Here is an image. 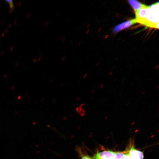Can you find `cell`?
I'll use <instances>...</instances> for the list:
<instances>
[{"instance_id":"6da1fadb","label":"cell","mask_w":159,"mask_h":159,"mask_svg":"<svg viewBox=\"0 0 159 159\" xmlns=\"http://www.w3.org/2000/svg\"><path fill=\"white\" fill-rule=\"evenodd\" d=\"M159 6V1L147 6L145 22L144 25L158 29Z\"/></svg>"},{"instance_id":"7a4b0ae2","label":"cell","mask_w":159,"mask_h":159,"mask_svg":"<svg viewBox=\"0 0 159 159\" xmlns=\"http://www.w3.org/2000/svg\"><path fill=\"white\" fill-rule=\"evenodd\" d=\"M147 6L145 5L135 12V19L137 23H139L144 25L145 20Z\"/></svg>"},{"instance_id":"3957f363","label":"cell","mask_w":159,"mask_h":159,"mask_svg":"<svg viewBox=\"0 0 159 159\" xmlns=\"http://www.w3.org/2000/svg\"><path fill=\"white\" fill-rule=\"evenodd\" d=\"M115 152L110 150L99 152L97 151L93 157L94 159H101L104 158L107 159H114Z\"/></svg>"},{"instance_id":"277c9868","label":"cell","mask_w":159,"mask_h":159,"mask_svg":"<svg viewBox=\"0 0 159 159\" xmlns=\"http://www.w3.org/2000/svg\"><path fill=\"white\" fill-rule=\"evenodd\" d=\"M136 23L135 19L125 21L115 26L113 29V32L117 33Z\"/></svg>"},{"instance_id":"5b68a950","label":"cell","mask_w":159,"mask_h":159,"mask_svg":"<svg viewBox=\"0 0 159 159\" xmlns=\"http://www.w3.org/2000/svg\"><path fill=\"white\" fill-rule=\"evenodd\" d=\"M128 1L135 13L145 5L136 0H129Z\"/></svg>"},{"instance_id":"8992f818","label":"cell","mask_w":159,"mask_h":159,"mask_svg":"<svg viewBox=\"0 0 159 159\" xmlns=\"http://www.w3.org/2000/svg\"><path fill=\"white\" fill-rule=\"evenodd\" d=\"M128 155V150L115 152L114 159H126Z\"/></svg>"},{"instance_id":"52a82bcc","label":"cell","mask_w":159,"mask_h":159,"mask_svg":"<svg viewBox=\"0 0 159 159\" xmlns=\"http://www.w3.org/2000/svg\"><path fill=\"white\" fill-rule=\"evenodd\" d=\"M128 155L131 159H139L138 155L136 150L132 145L129 150H128Z\"/></svg>"},{"instance_id":"ba28073f","label":"cell","mask_w":159,"mask_h":159,"mask_svg":"<svg viewBox=\"0 0 159 159\" xmlns=\"http://www.w3.org/2000/svg\"><path fill=\"white\" fill-rule=\"evenodd\" d=\"M5 1L7 2L9 5V7L11 9H12L14 7L13 1L12 0H6Z\"/></svg>"},{"instance_id":"9c48e42d","label":"cell","mask_w":159,"mask_h":159,"mask_svg":"<svg viewBox=\"0 0 159 159\" xmlns=\"http://www.w3.org/2000/svg\"><path fill=\"white\" fill-rule=\"evenodd\" d=\"M86 112L85 110L82 108L78 113L81 116L83 117L85 115Z\"/></svg>"},{"instance_id":"30bf717a","label":"cell","mask_w":159,"mask_h":159,"mask_svg":"<svg viewBox=\"0 0 159 159\" xmlns=\"http://www.w3.org/2000/svg\"><path fill=\"white\" fill-rule=\"evenodd\" d=\"M136 151L138 155L139 159H143L144 155L143 153L140 151L136 150Z\"/></svg>"},{"instance_id":"8fae6325","label":"cell","mask_w":159,"mask_h":159,"mask_svg":"<svg viewBox=\"0 0 159 159\" xmlns=\"http://www.w3.org/2000/svg\"><path fill=\"white\" fill-rule=\"evenodd\" d=\"M82 159H93L88 155H83L82 156Z\"/></svg>"},{"instance_id":"7c38bea8","label":"cell","mask_w":159,"mask_h":159,"mask_svg":"<svg viewBox=\"0 0 159 159\" xmlns=\"http://www.w3.org/2000/svg\"><path fill=\"white\" fill-rule=\"evenodd\" d=\"M82 108V107H80L79 106L76 109V110H75L76 111L77 113H78L79 112V111Z\"/></svg>"},{"instance_id":"4fadbf2b","label":"cell","mask_w":159,"mask_h":159,"mask_svg":"<svg viewBox=\"0 0 159 159\" xmlns=\"http://www.w3.org/2000/svg\"><path fill=\"white\" fill-rule=\"evenodd\" d=\"M88 74H89L88 73H86L83 76V78L85 79L86 78L88 75Z\"/></svg>"},{"instance_id":"5bb4252c","label":"cell","mask_w":159,"mask_h":159,"mask_svg":"<svg viewBox=\"0 0 159 159\" xmlns=\"http://www.w3.org/2000/svg\"><path fill=\"white\" fill-rule=\"evenodd\" d=\"M85 104V103H83L81 104L79 106L80 107H82L84 106Z\"/></svg>"},{"instance_id":"9a60e30c","label":"cell","mask_w":159,"mask_h":159,"mask_svg":"<svg viewBox=\"0 0 159 159\" xmlns=\"http://www.w3.org/2000/svg\"><path fill=\"white\" fill-rule=\"evenodd\" d=\"M112 73H113L112 71H111L109 73V74H108L110 76L112 74Z\"/></svg>"},{"instance_id":"2e32d148","label":"cell","mask_w":159,"mask_h":159,"mask_svg":"<svg viewBox=\"0 0 159 159\" xmlns=\"http://www.w3.org/2000/svg\"><path fill=\"white\" fill-rule=\"evenodd\" d=\"M103 84H101L99 87L100 88H102V87H103Z\"/></svg>"},{"instance_id":"e0dca14e","label":"cell","mask_w":159,"mask_h":159,"mask_svg":"<svg viewBox=\"0 0 159 159\" xmlns=\"http://www.w3.org/2000/svg\"><path fill=\"white\" fill-rule=\"evenodd\" d=\"M126 159H131L129 155L127 156V158Z\"/></svg>"},{"instance_id":"ac0fdd59","label":"cell","mask_w":159,"mask_h":159,"mask_svg":"<svg viewBox=\"0 0 159 159\" xmlns=\"http://www.w3.org/2000/svg\"><path fill=\"white\" fill-rule=\"evenodd\" d=\"M94 91H95V89H92L91 91V93H93L94 92Z\"/></svg>"},{"instance_id":"d6986e66","label":"cell","mask_w":159,"mask_h":159,"mask_svg":"<svg viewBox=\"0 0 159 159\" xmlns=\"http://www.w3.org/2000/svg\"><path fill=\"white\" fill-rule=\"evenodd\" d=\"M80 99V97H78L76 99L78 101Z\"/></svg>"},{"instance_id":"ffe728a7","label":"cell","mask_w":159,"mask_h":159,"mask_svg":"<svg viewBox=\"0 0 159 159\" xmlns=\"http://www.w3.org/2000/svg\"><path fill=\"white\" fill-rule=\"evenodd\" d=\"M21 97V96L20 95L17 98L18 100H19L20 99Z\"/></svg>"},{"instance_id":"44dd1931","label":"cell","mask_w":159,"mask_h":159,"mask_svg":"<svg viewBox=\"0 0 159 159\" xmlns=\"http://www.w3.org/2000/svg\"><path fill=\"white\" fill-rule=\"evenodd\" d=\"M56 99H54L53 100V101H52V102H54L56 101Z\"/></svg>"},{"instance_id":"7402d4cb","label":"cell","mask_w":159,"mask_h":159,"mask_svg":"<svg viewBox=\"0 0 159 159\" xmlns=\"http://www.w3.org/2000/svg\"><path fill=\"white\" fill-rule=\"evenodd\" d=\"M65 56H64L63 58H62V60H64L65 58Z\"/></svg>"},{"instance_id":"603a6c76","label":"cell","mask_w":159,"mask_h":159,"mask_svg":"<svg viewBox=\"0 0 159 159\" xmlns=\"http://www.w3.org/2000/svg\"><path fill=\"white\" fill-rule=\"evenodd\" d=\"M145 91H143V92H142V93L141 94L142 95H143L145 93Z\"/></svg>"},{"instance_id":"cb8c5ba5","label":"cell","mask_w":159,"mask_h":159,"mask_svg":"<svg viewBox=\"0 0 159 159\" xmlns=\"http://www.w3.org/2000/svg\"><path fill=\"white\" fill-rule=\"evenodd\" d=\"M130 104V102H128V103L126 105H127V106H128V105H129Z\"/></svg>"},{"instance_id":"d4e9b609","label":"cell","mask_w":159,"mask_h":159,"mask_svg":"<svg viewBox=\"0 0 159 159\" xmlns=\"http://www.w3.org/2000/svg\"><path fill=\"white\" fill-rule=\"evenodd\" d=\"M117 80V78H115L114 80V82H115Z\"/></svg>"},{"instance_id":"484cf974","label":"cell","mask_w":159,"mask_h":159,"mask_svg":"<svg viewBox=\"0 0 159 159\" xmlns=\"http://www.w3.org/2000/svg\"><path fill=\"white\" fill-rule=\"evenodd\" d=\"M62 85H63V84L62 83H61V84H60V87H62Z\"/></svg>"},{"instance_id":"4316f807","label":"cell","mask_w":159,"mask_h":159,"mask_svg":"<svg viewBox=\"0 0 159 159\" xmlns=\"http://www.w3.org/2000/svg\"><path fill=\"white\" fill-rule=\"evenodd\" d=\"M159 85H158L156 88V90H157L158 89V88H159Z\"/></svg>"},{"instance_id":"83f0119b","label":"cell","mask_w":159,"mask_h":159,"mask_svg":"<svg viewBox=\"0 0 159 159\" xmlns=\"http://www.w3.org/2000/svg\"><path fill=\"white\" fill-rule=\"evenodd\" d=\"M41 57H42V56H41L39 58V59H38V61H39L40 60Z\"/></svg>"},{"instance_id":"f1b7e54d","label":"cell","mask_w":159,"mask_h":159,"mask_svg":"<svg viewBox=\"0 0 159 159\" xmlns=\"http://www.w3.org/2000/svg\"><path fill=\"white\" fill-rule=\"evenodd\" d=\"M53 81V80H52L51 79V80H50L49 81V82L50 83H51Z\"/></svg>"},{"instance_id":"f546056e","label":"cell","mask_w":159,"mask_h":159,"mask_svg":"<svg viewBox=\"0 0 159 159\" xmlns=\"http://www.w3.org/2000/svg\"><path fill=\"white\" fill-rule=\"evenodd\" d=\"M48 21H47V22H46L45 23V25H47V24L48 23Z\"/></svg>"},{"instance_id":"4dcf8cb0","label":"cell","mask_w":159,"mask_h":159,"mask_svg":"<svg viewBox=\"0 0 159 159\" xmlns=\"http://www.w3.org/2000/svg\"><path fill=\"white\" fill-rule=\"evenodd\" d=\"M44 98H42V100H41V102H43L44 101Z\"/></svg>"},{"instance_id":"1f68e13d","label":"cell","mask_w":159,"mask_h":159,"mask_svg":"<svg viewBox=\"0 0 159 159\" xmlns=\"http://www.w3.org/2000/svg\"><path fill=\"white\" fill-rule=\"evenodd\" d=\"M81 41H80L78 43V45H80V43H81Z\"/></svg>"},{"instance_id":"d6a6232c","label":"cell","mask_w":159,"mask_h":159,"mask_svg":"<svg viewBox=\"0 0 159 159\" xmlns=\"http://www.w3.org/2000/svg\"><path fill=\"white\" fill-rule=\"evenodd\" d=\"M89 30H90L89 29L86 32V33L87 34L89 32Z\"/></svg>"},{"instance_id":"836d02e7","label":"cell","mask_w":159,"mask_h":159,"mask_svg":"<svg viewBox=\"0 0 159 159\" xmlns=\"http://www.w3.org/2000/svg\"><path fill=\"white\" fill-rule=\"evenodd\" d=\"M65 39V37H64L63 38V39H62V41H64V39Z\"/></svg>"},{"instance_id":"e575fe53","label":"cell","mask_w":159,"mask_h":159,"mask_svg":"<svg viewBox=\"0 0 159 159\" xmlns=\"http://www.w3.org/2000/svg\"><path fill=\"white\" fill-rule=\"evenodd\" d=\"M14 86H13V87H12V88H11V90H13L14 89Z\"/></svg>"},{"instance_id":"d590c367","label":"cell","mask_w":159,"mask_h":159,"mask_svg":"<svg viewBox=\"0 0 159 159\" xmlns=\"http://www.w3.org/2000/svg\"><path fill=\"white\" fill-rule=\"evenodd\" d=\"M106 99L104 100L103 101V102H105L106 101Z\"/></svg>"},{"instance_id":"8d00e7d4","label":"cell","mask_w":159,"mask_h":159,"mask_svg":"<svg viewBox=\"0 0 159 159\" xmlns=\"http://www.w3.org/2000/svg\"><path fill=\"white\" fill-rule=\"evenodd\" d=\"M158 67V65L155 68V69H156Z\"/></svg>"},{"instance_id":"74e56055","label":"cell","mask_w":159,"mask_h":159,"mask_svg":"<svg viewBox=\"0 0 159 159\" xmlns=\"http://www.w3.org/2000/svg\"><path fill=\"white\" fill-rule=\"evenodd\" d=\"M6 75H7L6 74H5V76H4V78H5L6 77Z\"/></svg>"},{"instance_id":"f35d334b","label":"cell","mask_w":159,"mask_h":159,"mask_svg":"<svg viewBox=\"0 0 159 159\" xmlns=\"http://www.w3.org/2000/svg\"><path fill=\"white\" fill-rule=\"evenodd\" d=\"M63 37V36H62L61 37H60V39H62Z\"/></svg>"},{"instance_id":"ab89813d","label":"cell","mask_w":159,"mask_h":159,"mask_svg":"<svg viewBox=\"0 0 159 159\" xmlns=\"http://www.w3.org/2000/svg\"><path fill=\"white\" fill-rule=\"evenodd\" d=\"M90 25V24H89L88 25H87V28Z\"/></svg>"},{"instance_id":"60d3db41","label":"cell","mask_w":159,"mask_h":159,"mask_svg":"<svg viewBox=\"0 0 159 159\" xmlns=\"http://www.w3.org/2000/svg\"><path fill=\"white\" fill-rule=\"evenodd\" d=\"M124 81H125V79H124L122 81V82L123 83V81L124 82Z\"/></svg>"},{"instance_id":"b9f144b4","label":"cell","mask_w":159,"mask_h":159,"mask_svg":"<svg viewBox=\"0 0 159 159\" xmlns=\"http://www.w3.org/2000/svg\"><path fill=\"white\" fill-rule=\"evenodd\" d=\"M152 80V78H151V79L150 80L149 82H150V81Z\"/></svg>"},{"instance_id":"7bdbcfd3","label":"cell","mask_w":159,"mask_h":159,"mask_svg":"<svg viewBox=\"0 0 159 159\" xmlns=\"http://www.w3.org/2000/svg\"><path fill=\"white\" fill-rule=\"evenodd\" d=\"M92 98H93V96L92 97H91V98H90V99H92Z\"/></svg>"},{"instance_id":"ee69618b","label":"cell","mask_w":159,"mask_h":159,"mask_svg":"<svg viewBox=\"0 0 159 159\" xmlns=\"http://www.w3.org/2000/svg\"><path fill=\"white\" fill-rule=\"evenodd\" d=\"M101 159H106V158H101Z\"/></svg>"},{"instance_id":"f6af8a7d","label":"cell","mask_w":159,"mask_h":159,"mask_svg":"<svg viewBox=\"0 0 159 159\" xmlns=\"http://www.w3.org/2000/svg\"><path fill=\"white\" fill-rule=\"evenodd\" d=\"M141 88V87H140L138 89V90H139Z\"/></svg>"},{"instance_id":"bcb514c9","label":"cell","mask_w":159,"mask_h":159,"mask_svg":"<svg viewBox=\"0 0 159 159\" xmlns=\"http://www.w3.org/2000/svg\"><path fill=\"white\" fill-rule=\"evenodd\" d=\"M143 84V82H142V83L140 84V85H142V84Z\"/></svg>"},{"instance_id":"7dc6e473","label":"cell","mask_w":159,"mask_h":159,"mask_svg":"<svg viewBox=\"0 0 159 159\" xmlns=\"http://www.w3.org/2000/svg\"><path fill=\"white\" fill-rule=\"evenodd\" d=\"M72 41H71L70 42V44L71 43H72Z\"/></svg>"},{"instance_id":"c3c4849f","label":"cell","mask_w":159,"mask_h":159,"mask_svg":"<svg viewBox=\"0 0 159 159\" xmlns=\"http://www.w3.org/2000/svg\"><path fill=\"white\" fill-rule=\"evenodd\" d=\"M122 92H120V95H121V94H122Z\"/></svg>"},{"instance_id":"681fc988","label":"cell","mask_w":159,"mask_h":159,"mask_svg":"<svg viewBox=\"0 0 159 159\" xmlns=\"http://www.w3.org/2000/svg\"><path fill=\"white\" fill-rule=\"evenodd\" d=\"M36 59H35V60H34V62H35V61H36Z\"/></svg>"},{"instance_id":"f907efd6","label":"cell","mask_w":159,"mask_h":159,"mask_svg":"<svg viewBox=\"0 0 159 159\" xmlns=\"http://www.w3.org/2000/svg\"><path fill=\"white\" fill-rule=\"evenodd\" d=\"M17 112H16V113H15V114H16L17 113Z\"/></svg>"},{"instance_id":"816d5d0a","label":"cell","mask_w":159,"mask_h":159,"mask_svg":"<svg viewBox=\"0 0 159 159\" xmlns=\"http://www.w3.org/2000/svg\"><path fill=\"white\" fill-rule=\"evenodd\" d=\"M28 93H27L26 94V95H28Z\"/></svg>"}]
</instances>
